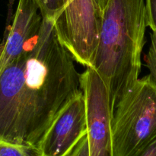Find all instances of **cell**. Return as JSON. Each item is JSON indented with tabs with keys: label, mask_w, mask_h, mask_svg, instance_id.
<instances>
[{
	"label": "cell",
	"mask_w": 156,
	"mask_h": 156,
	"mask_svg": "<svg viewBox=\"0 0 156 156\" xmlns=\"http://www.w3.org/2000/svg\"><path fill=\"white\" fill-rule=\"evenodd\" d=\"M74 57L54 21L39 32L0 73V140L37 146L61 110L82 91Z\"/></svg>",
	"instance_id": "obj_1"
},
{
	"label": "cell",
	"mask_w": 156,
	"mask_h": 156,
	"mask_svg": "<svg viewBox=\"0 0 156 156\" xmlns=\"http://www.w3.org/2000/svg\"><path fill=\"white\" fill-rule=\"evenodd\" d=\"M147 27L146 0H108L91 67L105 82L111 117L119 101L140 79Z\"/></svg>",
	"instance_id": "obj_2"
},
{
	"label": "cell",
	"mask_w": 156,
	"mask_h": 156,
	"mask_svg": "<svg viewBox=\"0 0 156 156\" xmlns=\"http://www.w3.org/2000/svg\"><path fill=\"white\" fill-rule=\"evenodd\" d=\"M113 156H134L156 137V82L139 79L114 109L111 123Z\"/></svg>",
	"instance_id": "obj_3"
},
{
	"label": "cell",
	"mask_w": 156,
	"mask_h": 156,
	"mask_svg": "<svg viewBox=\"0 0 156 156\" xmlns=\"http://www.w3.org/2000/svg\"><path fill=\"white\" fill-rule=\"evenodd\" d=\"M101 13L95 0H60L54 25L59 38L81 65L91 67L98 43Z\"/></svg>",
	"instance_id": "obj_4"
},
{
	"label": "cell",
	"mask_w": 156,
	"mask_h": 156,
	"mask_svg": "<svg viewBox=\"0 0 156 156\" xmlns=\"http://www.w3.org/2000/svg\"><path fill=\"white\" fill-rule=\"evenodd\" d=\"M81 88L86 105L90 156H113L111 112L105 82L94 69L87 67L81 74Z\"/></svg>",
	"instance_id": "obj_5"
},
{
	"label": "cell",
	"mask_w": 156,
	"mask_h": 156,
	"mask_svg": "<svg viewBox=\"0 0 156 156\" xmlns=\"http://www.w3.org/2000/svg\"><path fill=\"white\" fill-rule=\"evenodd\" d=\"M86 133V105L82 91L61 110L37 147L43 156H66Z\"/></svg>",
	"instance_id": "obj_6"
},
{
	"label": "cell",
	"mask_w": 156,
	"mask_h": 156,
	"mask_svg": "<svg viewBox=\"0 0 156 156\" xmlns=\"http://www.w3.org/2000/svg\"><path fill=\"white\" fill-rule=\"evenodd\" d=\"M43 17L35 0H19L13 21L0 40V73L21 54L39 32Z\"/></svg>",
	"instance_id": "obj_7"
},
{
	"label": "cell",
	"mask_w": 156,
	"mask_h": 156,
	"mask_svg": "<svg viewBox=\"0 0 156 156\" xmlns=\"http://www.w3.org/2000/svg\"><path fill=\"white\" fill-rule=\"evenodd\" d=\"M0 156H43L37 146L18 145L0 140Z\"/></svg>",
	"instance_id": "obj_8"
},
{
	"label": "cell",
	"mask_w": 156,
	"mask_h": 156,
	"mask_svg": "<svg viewBox=\"0 0 156 156\" xmlns=\"http://www.w3.org/2000/svg\"><path fill=\"white\" fill-rule=\"evenodd\" d=\"M43 18L54 21L60 10V0H35Z\"/></svg>",
	"instance_id": "obj_9"
},
{
	"label": "cell",
	"mask_w": 156,
	"mask_h": 156,
	"mask_svg": "<svg viewBox=\"0 0 156 156\" xmlns=\"http://www.w3.org/2000/svg\"><path fill=\"white\" fill-rule=\"evenodd\" d=\"M146 61L151 76L156 82V35L153 34H151V44Z\"/></svg>",
	"instance_id": "obj_10"
},
{
	"label": "cell",
	"mask_w": 156,
	"mask_h": 156,
	"mask_svg": "<svg viewBox=\"0 0 156 156\" xmlns=\"http://www.w3.org/2000/svg\"><path fill=\"white\" fill-rule=\"evenodd\" d=\"M66 156H90L87 133L81 138L77 144Z\"/></svg>",
	"instance_id": "obj_11"
},
{
	"label": "cell",
	"mask_w": 156,
	"mask_h": 156,
	"mask_svg": "<svg viewBox=\"0 0 156 156\" xmlns=\"http://www.w3.org/2000/svg\"><path fill=\"white\" fill-rule=\"evenodd\" d=\"M134 156H156V137L148 146Z\"/></svg>",
	"instance_id": "obj_12"
},
{
	"label": "cell",
	"mask_w": 156,
	"mask_h": 156,
	"mask_svg": "<svg viewBox=\"0 0 156 156\" xmlns=\"http://www.w3.org/2000/svg\"><path fill=\"white\" fill-rule=\"evenodd\" d=\"M96 3H97V5L98 7L99 10H100L101 13L102 15V12H103L104 9H105V5H106V3L108 2V0H95Z\"/></svg>",
	"instance_id": "obj_13"
}]
</instances>
